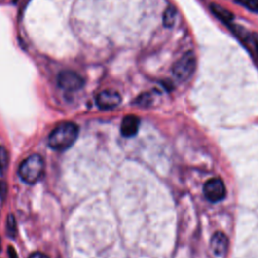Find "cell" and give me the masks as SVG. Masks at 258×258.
Wrapping results in <instances>:
<instances>
[{"instance_id":"ac0fdd59","label":"cell","mask_w":258,"mask_h":258,"mask_svg":"<svg viewBox=\"0 0 258 258\" xmlns=\"http://www.w3.org/2000/svg\"><path fill=\"white\" fill-rule=\"evenodd\" d=\"M0 250H1V241H0Z\"/></svg>"},{"instance_id":"9c48e42d","label":"cell","mask_w":258,"mask_h":258,"mask_svg":"<svg viewBox=\"0 0 258 258\" xmlns=\"http://www.w3.org/2000/svg\"><path fill=\"white\" fill-rule=\"evenodd\" d=\"M211 10H212V12L214 13V15L217 18H219L224 23H227V25H230L234 19L233 13L230 10L224 8L223 6H221L219 4H216V3L211 4Z\"/></svg>"},{"instance_id":"6da1fadb","label":"cell","mask_w":258,"mask_h":258,"mask_svg":"<svg viewBox=\"0 0 258 258\" xmlns=\"http://www.w3.org/2000/svg\"><path fill=\"white\" fill-rule=\"evenodd\" d=\"M79 128L73 122L60 123L51 132L49 137L50 147L59 151H64L71 147L78 137Z\"/></svg>"},{"instance_id":"2e32d148","label":"cell","mask_w":258,"mask_h":258,"mask_svg":"<svg viewBox=\"0 0 258 258\" xmlns=\"http://www.w3.org/2000/svg\"><path fill=\"white\" fill-rule=\"evenodd\" d=\"M29 258H50V257L40 252H36V253H33Z\"/></svg>"},{"instance_id":"5b68a950","label":"cell","mask_w":258,"mask_h":258,"mask_svg":"<svg viewBox=\"0 0 258 258\" xmlns=\"http://www.w3.org/2000/svg\"><path fill=\"white\" fill-rule=\"evenodd\" d=\"M84 84L83 77L74 71H63L58 76V85L65 91L73 92L80 90Z\"/></svg>"},{"instance_id":"7c38bea8","label":"cell","mask_w":258,"mask_h":258,"mask_svg":"<svg viewBox=\"0 0 258 258\" xmlns=\"http://www.w3.org/2000/svg\"><path fill=\"white\" fill-rule=\"evenodd\" d=\"M9 155L5 147L0 146V172L4 171L8 166Z\"/></svg>"},{"instance_id":"9a60e30c","label":"cell","mask_w":258,"mask_h":258,"mask_svg":"<svg viewBox=\"0 0 258 258\" xmlns=\"http://www.w3.org/2000/svg\"><path fill=\"white\" fill-rule=\"evenodd\" d=\"M252 42H253V46L255 48L257 57H258V34L254 33L252 34Z\"/></svg>"},{"instance_id":"277c9868","label":"cell","mask_w":258,"mask_h":258,"mask_svg":"<svg viewBox=\"0 0 258 258\" xmlns=\"http://www.w3.org/2000/svg\"><path fill=\"white\" fill-rule=\"evenodd\" d=\"M205 198L211 203H218L226 198L227 191L224 182L220 178L208 180L203 186Z\"/></svg>"},{"instance_id":"7a4b0ae2","label":"cell","mask_w":258,"mask_h":258,"mask_svg":"<svg viewBox=\"0 0 258 258\" xmlns=\"http://www.w3.org/2000/svg\"><path fill=\"white\" fill-rule=\"evenodd\" d=\"M44 163L40 155L33 154L23 160L18 169L20 179L30 184H36L42 176Z\"/></svg>"},{"instance_id":"e0dca14e","label":"cell","mask_w":258,"mask_h":258,"mask_svg":"<svg viewBox=\"0 0 258 258\" xmlns=\"http://www.w3.org/2000/svg\"><path fill=\"white\" fill-rule=\"evenodd\" d=\"M8 254H9L10 258H18V256L16 254V251H15V249L12 246L8 247Z\"/></svg>"},{"instance_id":"ba28073f","label":"cell","mask_w":258,"mask_h":258,"mask_svg":"<svg viewBox=\"0 0 258 258\" xmlns=\"http://www.w3.org/2000/svg\"><path fill=\"white\" fill-rule=\"evenodd\" d=\"M140 125L138 117L134 115H128L124 117L121 123V133L124 137H133L137 134Z\"/></svg>"},{"instance_id":"3957f363","label":"cell","mask_w":258,"mask_h":258,"mask_svg":"<svg viewBox=\"0 0 258 258\" xmlns=\"http://www.w3.org/2000/svg\"><path fill=\"white\" fill-rule=\"evenodd\" d=\"M197 67V58L193 52H186L184 54L174 65L173 75L178 81L185 82L189 80Z\"/></svg>"},{"instance_id":"52a82bcc","label":"cell","mask_w":258,"mask_h":258,"mask_svg":"<svg viewBox=\"0 0 258 258\" xmlns=\"http://www.w3.org/2000/svg\"><path fill=\"white\" fill-rule=\"evenodd\" d=\"M210 247L216 256L218 257L225 256L229 248V239L226 236V234L220 231L214 233L210 241Z\"/></svg>"},{"instance_id":"8fae6325","label":"cell","mask_w":258,"mask_h":258,"mask_svg":"<svg viewBox=\"0 0 258 258\" xmlns=\"http://www.w3.org/2000/svg\"><path fill=\"white\" fill-rule=\"evenodd\" d=\"M235 2L252 12H258V0H235Z\"/></svg>"},{"instance_id":"5bb4252c","label":"cell","mask_w":258,"mask_h":258,"mask_svg":"<svg viewBox=\"0 0 258 258\" xmlns=\"http://www.w3.org/2000/svg\"><path fill=\"white\" fill-rule=\"evenodd\" d=\"M7 232L10 237H14L16 233V223L15 218L12 214H9L7 217Z\"/></svg>"},{"instance_id":"4fadbf2b","label":"cell","mask_w":258,"mask_h":258,"mask_svg":"<svg viewBox=\"0 0 258 258\" xmlns=\"http://www.w3.org/2000/svg\"><path fill=\"white\" fill-rule=\"evenodd\" d=\"M152 102V96L150 95L149 93H145L143 95H140L136 100L135 103L139 106H143V107H147L151 104Z\"/></svg>"},{"instance_id":"30bf717a","label":"cell","mask_w":258,"mask_h":258,"mask_svg":"<svg viewBox=\"0 0 258 258\" xmlns=\"http://www.w3.org/2000/svg\"><path fill=\"white\" fill-rule=\"evenodd\" d=\"M177 9L174 6H169L163 12L162 22L166 28H173L177 20Z\"/></svg>"},{"instance_id":"8992f818","label":"cell","mask_w":258,"mask_h":258,"mask_svg":"<svg viewBox=\"0 0 258 258\" xmlns=\"http://www.w3.org/2000/svg\"><path fill=\"white\" fill-rule=\"evenodd\" d=\"M121 101L120 94L114 90H104L96 97V104L102 110L113 109L119 106Z\"/></svg>"}]
</instances>
